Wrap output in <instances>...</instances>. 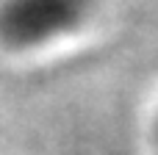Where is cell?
I'll use <instances>...</instances> for the list:
<instances>
[{
  "label": "cell",
  "mask_w": 158,
  "mask_h": 155,
  "mask_svg": "<svg viewBox=\"0 0 158 155\" xmlns=\"http://www.w3.org/2000/svg\"><path fill=\"white\" fill-rule=\"evenodd\" d=\"M97 0H0V44L8 50L47 47L89 22Z\"/></svg>",
  "instance_id": "6da1fadb"
},
{
  "label": "cell",
  "mask_w": 158,
  "mask_h": 155,
  "mask_svg": "<svg viewBox=\"0 0 158 155\" xmlns=\"http://www.w3.org/2000/svg\"><path fill=\"white\" fill-rule=\"evenodd\" d=\"M156 147H158V119H156Z\"/></svg>",
  "instance_id": "7a4b0ae2"
}]
</instances>
